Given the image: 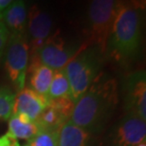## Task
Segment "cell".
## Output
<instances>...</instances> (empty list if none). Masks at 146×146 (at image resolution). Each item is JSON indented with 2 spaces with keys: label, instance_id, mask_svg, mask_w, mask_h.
Masks as SVG:
<instances>
[{
  "label": "cell",
  "instance_id": "1",
  "mask_svg": "<svg viewBox=\"0 0 146 146\" xmlns=\"http://www.w3.org/2000/svg\"><path fill=\"white\" fill-rule=\"evenodd\" d=\"M117 103V82L100 73L75 103L69 119L75 125L91 133L103 126L115 109Z\"/></svg>",
  "mask_w": 146,
  "mask_h": 146
},
{
  "label": "cell",
  "instance_id": "2",
  "mask_svg": "<svg viewBox=\"0 0 146 146\" xmlns=\"http://www.w3.org/2000/svg\"><path fill=\"white\" fill-rule=\"evenodd\" d=\"M142 7L136 3L119 2L106 52L117 62L133 60L141 42Z\"/></svg>",
  "mask_w": 146,
  "mask_h": 146
},
{
  "label": "cell",
  "instance_id": "3",
  "mask_svg": "<svg viewBox=\"0 0 146 146\" xmlns=\"http://www.w3.org/2000/svg\"><path fill=\"white\" fill-rule=\"evenodd\" d=\"M102 55L98 48L84 45L64 68L74 104L100 74Z\"/></svg>",
  "mask_w": 146,
  "mask_h": 146
},
{
  "label": "cell",
  "instance_id": "4",
  "mask_svg": "<svg viewBox=\"0 0 146 146\" xmlns=\"http://www.w3.org/2000/svg\"><path fill=\"white\" fill-rule=\"evenodd\" d=\"M119 2L114 0H94L87 10V46H94L106 53V44L112 31Z\"/></svg>",
  "mask_w": 146,
  "mask_h": 146
},
{
  "label": "cell",
  "instance_id": "5",
  "mask_svg": "<svg viewBox=\"0 0 146 146\" xmlns=\"http://www.w3.org/2000/svg\"><path fill=\"white\" fill-rule=\"evenodd\" d=\"M30 62V46L26 34H10L5 51V68L7 75L17 92L26 86Z\"/></svg>",
  "mask_w": 146,
  "mask_h": 146
},
{
  "label": "cell",
  "instance_id": "6",
  "mask_svg": "<svg viewBox=\"0 0 146 146\" xmlns=\"http://www.w3.org/2000/svg\"><path fill=\"white\" fill-rule=\"evenodd\" d=\"M80 49L66 43L57 31L46 39L35 55L42 65L55 71L65 68Z\"/></svg>",
  "mask_w": 146,
  "mask_h": 146
},
{
  "label": "cell",
  "instance_id": "7",
  "mask_svg": "<svg viewBox=\"0 0 146 146\" xmlns=\"http://www.w3.org/2000/svg\"><path fill=\"white\" fill-rule=\"evenodd\" d=\"M123 97L126 114L146 119V77L143 70L131 73L123 84Z\"/></svg>",
  "mask_w": 146,
  "mask_h": 146
},
{
  "label": "cell",
  "instance_id": "8",
  "mask_svg": "<svg viewBox=\"0 0 146 146\" xmlns=\"http://www.w3.org/2000/svg\"><path fill=\"white\" fill-rule=\"evenodd\" d=\"M52 20L46 11L36 5L31 6L28 11L27 36L30 46V55L35 54L46 39L50 36Z\"/></svg>",
  "mask_w": 146,
  "mask_h": 146
},
{
  "label": "cell",
  "instance_id": "9",
  "mask_svg": "<svg viewBox=\"0 0 146 146\" xmlns=\"http://www.w3.org/2000/svg\"><path fill=\"white\" fill-rule=\"evenodd\" d=\"M146 138L145 121L126 114L117 125L112 136V146H136Z\"/></svg>",
  "mask_w": 146,
  "mask_h": 146
},
{
  "label": "cell",
  "instance_id": "10",
  "mask_svg": "<svg viewBox=\"0 0 146 146\" xmlns=\"http://www.w3.org/2000/svg\"><path fill=\"white\" fill-rule=\"evenodd\" d=\"M48 104V102L46 99L37 95L30 87L25 86L15 95L13 114L23 115L31 121H36Z\"/></svg>",
  "mask_w": 146,
  "mask_h": 146
},
{
  "label": "cell",
  "instance_id": "11",
  "mask_svg": "<svg viewBox=\"0 0 146 146\" xmlns=\"http://www.w3.org/2000/svg\"><path fill=\"white\" fill-rule=\"evenodd\" d=\"M28 72L30 74V88L48 102V90L54 70L42 65L38 57L34 54L30 55Z\"/></svg>",
  "mask_w": 146,
  "mask_h": 146
},
{
  "label": "cell",
  "instance_id": "12",
  "mask_svg": "<svg viewBox=\"0 0 146 146\" xmlns=\"http://www.w3.org/2000/svg\"><path fill=\"white\" fill-rule=\"evenodd\" d=\"M0 20L4 23L10 34H26L28 23V9L26 2L23 0L13 1Z\"/></svg>",
  "mask_w": 146,
  "mask_h": 146
},
{
  "label": "cell",
  "instance_id": "13",
  "mask_svg": "<svg viewBox=\"0 0 146 146\" xmlns=\"http://www.w3.org/2000/svg\"><path fill=\"white\" fill-rule=\"evenodd\" d=\"M89 133L68 119L58 131L57 146H86L89 141Z\"/></svg>",
  "mask_w": 146,
  "mask_h": 146
},
{
  "label": "cell",
  "instance_id": "14",
  "mask_svg": "<svg viewBox=\"0 0 146 146\" xmlns=\"http://www.w3.org/2000/svg\"><path fill=\"white\" fill-rule=\"evenodd\" d=\"M9 121L7 135L14 139H27L29 141L36 135L39 125L36 121H31L23 115L13 114Z\"/></svg>",
  "mask_w": 146,
  "mask_h": 146
},
{
  "label": "cell",
  "instance_id": "15",
  "mask_svg": "<svg viewBox=\"0 0 146 146\" xmlns=\"http://www.w3.org/2000/svg\"><path fill=\"white\" fill-rule=\"evenodd\" d=\"M63 97L70 98V86L64 68L54 71L53 78L48 90V103L49 101L54 99Z\"/></svg>",
  "mask_w": 146,
  "mask_h": 146
},
{
  "label": "cell",
  "instance_id": "16",
  "mask_svg": "<svg viewBox=\"0 0 146 146\" xmlns=\"http://www.w3.org/2000/svg\"><path fill=\"white\" fill-rule=\"evenodd\" d=\"M59 128H45L39 126V130L33 139L29 141L30 146H57Z\"/></svg>",
  "mask_w": 146,
  "mask_h": 146
},
{
  "label": "cell",
  "instance_id": "17",
  "mask_svg": "<svg viewBox=\"0 0 146 146\" xmlns=\"http://www.w3.org/2000/svg\"><path fill=\"white\" fill-rule=\"evenodd\" d=\"M65 121L66 119L48 104L36 121L39 126L45 128H60Z\"/></svg>",
  "mask_w": 146,
  "mask_h": 146
},
{
  "label": "cell",
  "instance_id": "18",
  "mask_svg": "<svg viewBox=\"0 0 146 146\" xmlns=\"http://www.w3.org/2000/svg\"><path fill=\"white\" fill-rule=\"evenodd\" d=\"M15 94L9 87L0 86V119L6 121L13 115Z\"/></svg>",
  "mask_w": 146,
  "mask_h": 146
},
{
  "label": "cell",
  "instance_id": "19",
  "mask_svg": "<svg viewBox=\"0 0 146 146\" xmlns=\"http://www.w3.org/2000/svg\"><path fill=\"white\" fill-rule=\"evenodd\" d=\"M48 106L54 108L66 121H68L70 119L75 104L69 97H63L49 101Z\"/></svg>",
  "mask_w": 146,
  "mask_h": 146
},
{
  "label": "cell",
  "instance_id": "20",
  "mask_svg": "<svg viewBox=\"0 0 146 146\" xmlns=\"http://www.w3.org/2000/svg\"><path fill=\"white\" fill-rule=\"evenodd\" d=\"M9 38H10V33L4 25V23L0 20V61L5 54Z\"/></svg>",
  "mask_w": 146,
  "mask_h": 146
},
{
  "label": "cell",
  "instance_id": "21",
  "mask_svg": "<svg viewBox=\"0 0 146 146\" xmlns=\"http://www.w3.org/2000/svg\"><path fill=\"white\" fill-rule=\"evenodd\" d=\"M0 146H20V144L18 141L5 134L2 137H0Z\"/></svg>",
  "mask_w": 146,
  "mask_h": 146
},
{
  "label": "cell",
  "instance_id": "22",
  "mask_svg": "<svg viewBox=\"0 0 146 146\" xmlns=\"http://www.w3.org/2000/svg\"><path fill=\"white\" fill-rule=\"evenodd\" d=\"M13 0H0V19H1L2 15L7 11V9L10 7Z\"/></svg>",
  "mask_w": 146,
  "mask_h": 146
},
{
  "label": "cell",
  "instance_id": "23",
  "mask_svg": "<svg viewBox=\"0 0 146 146\" xmlns=\"http://www.w3.org/2000/svg\"><path fill=\"white\" fill-rule=\"evenodd\" d=\"M136 146H146V142L142 141V142H141V143H139L138 145H136Z\"/></svg>",
  "mask_w": 146,
  "mask_h": 146
},
{
  "label": "cell",
  "instance_id": "24",
  "mask_svg": "<svg viewBox=\"0 0 146 146\" xmlns=\"http://www.w3.org/2000/svg\"><path fill=\"white\" fill-rule=\"evenodd\" d=\"M23 146H30V145H29V144H25V145H23Z\"/></svg>",
  "mask_w": 146,
  "mask_h": 146
}]
</instances>
